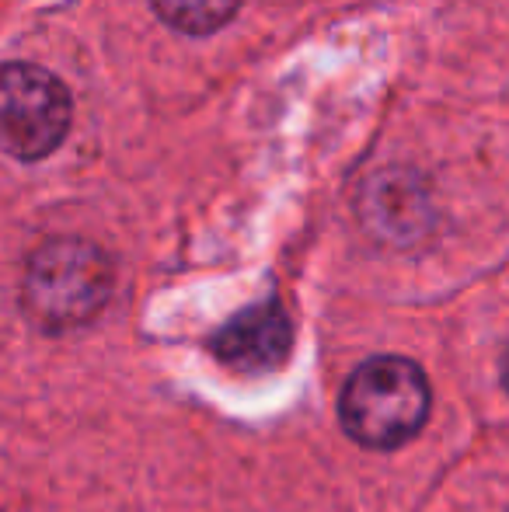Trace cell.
Returning <instances> with one entry per match:
<instances>
[{
	"instance_id": "obj_2",
	"label": "cell",
	"mask_w": 509,
	"mask_h": 512,
	"mask_svg": "<svg viewBox=\"0 0 509 512\" xmlns=\"http://www.w3.org/2000/svg\"><path fill=\"white\" fill-rule=\"evenodd\" d=\"M346 432L370 450L408 443L429 418V380L412 359L377 356L349 377L339 401Z\"/></svg>"
},
{
	"instance_id": "obj_5",
	"label": "cell",
	"mask_w": 509,
	"mask_h": 512,
	"mask_svg": "<svg viewBox=\"0 0 509 512\" xmlns=\"http://www.w3.org/2000/svg\"><path fill=\"white\" fill-rule=\"evenodd\" d=\"M157 18L185 35H213L241 11L245 0H150Z\"/></svg>"
},
{
	"instance_id": "obj_4",
	"label": "cell",
	"mask_w": 509,
	"mask_h": 512,
	"mask_svg": "<svg viewBox=\"0 0 509 512\" xmlns=\"http://www.w3.org/2000/svg\"><path fill=\"white\" fill-rule=\"evenodd\" d=\"M290 345H293V324L279 300H265V304L241 310L213 338L217 359L238 373L276 370L290 356Z\"/></svg>"
},
{
	"instance_id": "obj_3",
	"label": "cell",
	"mask_w": 509,
	"mask_h": 512,
	"mask_svg": "<svg viewBox=\"0 0 509 512\" xmlns=\"http://www.w3.org/2000/svg\"><path fill=\"white\" fill-rule=\"evenodd\" d=\"M74 119L63 81L35 63L0 67V150L18 161L49 157Z\"/></svg>"
},
{
	"instance_id": "obj_1",
	"label": "cell",
	"mask_w": 509,
	"mask_h": 512,
	"mask_svg": "<svg viewBox=\"0 0 509 512\" xmlns=\"http://www.w3.org/2000/svg\"><path fill=\"white\" fill-rule=\"evenodd\" d=\"M109 293V255L81 237H53L35 248L21 279V307L46 331H70L95 321L109 304Z\"/></svg>"
},
{
	"instance_id": "obj_6",
	"label": "cell",
	"mask_w": 509,
	"mask_h": 512,
	"mask_svg": "<svg viewBox=\"0 0 509 512\" xmlns=\"http://www.w3.org/2000/svg\"><path fill=\"white\" fill-rule=\"evenodd\" d=\"M503 380H506V391H509V352H506V359H503Z\"/></svg>"
}]
</instances>
